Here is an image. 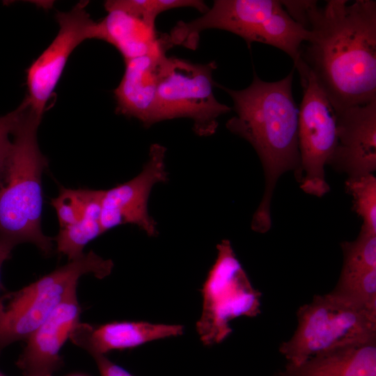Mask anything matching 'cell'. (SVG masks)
Masks as SVG:
<instances>
[{
	"mask_svg": "<svg viewBox=\"0 0 376 376\" xmlns=\"http://www.w3.org/2000/svg\"><path fill=\"white\" fill-rule=\"evenodd\" d=\"M293 1L292 18L310 31L299 59L336 113L376 100V1Z\"/></svg>",
	"mask_w": 376,
	"mask_h": 376,
	"instance_id": "1",
	"label": "cell"
},
{
	"mask_svg": "<svg viewBox=\"0 0 376 376\" xmlns=\"http://www.w3.org/2000/svg\"><path fill=\"white\" fill-rule=\"evenodd\" d=\"M294 70L276 81L262 80L256 72L242 90L218 85L233 102L235 115L226 123L232 133L248 141L262 164L265 187L251 221V229L266 233L272 227L271 203L276 185L285 173L299 169V109L292 95Z\"/></svg>",
	"mask_w": 376,
	"mask_h": 376,
	"instance_id": "2",
	"label": "cell"
},
{
	"mask_svg": "<svg viewBox=\"0 0 376 376\" xmlns=\"http://www.w3.org/2000/svg\"><path fill=\"white\" fill-rule=\"evenodd\" d=\"M42 116L29 105L13 134L12 150L0 173V238L15 246L33 244L49 255L54 239L41 229L42 175L48 164L37 141Z\"/></svg>",
	"mask_w": 376,
	"mask_h": 376,
	"instance_id": "3",
	"label": "cell"
},
{
	"mask_svg": "<svg viewBox=\"0 0 376 376\" xmlns=\"http://www.w3.org/2000/svg\"><path fill=\"white\" fill-rule=\"evenodd\" d=\"M209 29L231 32L243 38L248 47L260 42L276 47L290 56L294 64L310 37V31L290 16L281 1L216 0L198 18L178 22L166 38L171 47L195 49L199 34Z\"/></svg>",
	"mask_w": 376,
	"mask_h": 376,
	"instance_id": "4",
	"label": "cell"
},
{
	"mask_svg": "<svg viewBox=\"0 0 376 376\" xmlns=\"http://www.w3.org/2000/svg\"><path fill=\"white\" fill-rule=\"evenodd\" d=\"M111 260L90 251L35 282L0 299V347L27 339L70 295L79 279L92 274L97 279L110 274Z\"/></svg>",
	"mask_w": 376,
	"mask_h": 376,
	"instance_id": "5",
	"label": "cell"
},
{
	"mask_svg": "<svg viewBox=\"0 0 376 376\" xmlns=\"http://www.w3.org/2000/svg\"><path fill=\"white\" fill-rule=\"evenodd\" d=\"M297 317L295 333L279 347L292 365L320 352L376 339V314L331 292L315 295L299 307Z\"/></svg>",
	"mask_w": 376,
	"mask_h": 376,
	"instance_id": "6",
	"label": "cell"
},
{
	"mask_svg": "<svg viewBox=\"0 0 376 376\" xmlns=\"http://www.w3.org/2000/svg\"><path fill=\"white\" fill-rule=\"evenodd\" d=\"M214 61L194 63L188 60L166 56L162 62L157 89L156 123L179 118L193 121V129L201 136L214 134L218 118L231 107L219 102L213 88Z\"/></svg>",
	"mask_w": 376,
	"mask_h": 376,
	"instance_id": "7",
	"label": "cell"
},
{
	"mask_svg": "<svg viewBox=\"0 0 376 376\" xmlns=\"http://www.w3.org/2000/svg\"><path fill=\"white\" fill-rule=\"evenodd\" d=\"M217 255L202 288L203 310L196 323L205 345L223 341L231 332L230 320L254 317L260 311V294L255 290L231 243L223 240L217 245Z\"/></svg>",
	"mask_w": 376,
	"mask_h": 376,
	"instance_id": "8",
	"label": "cell"
},
{
	"mask_svg": "<svg viewBox=\"0 0 376 376\" xmlns=\"http://www.w3.org/2000/svg\"><path fill=\"white\" fill-rule=\"evenodd\" d=\"M295 68L303 91L298 115L300 166L295 178L304 193L321 198L330 191L325 166L336 145V116L308 67L299 59Z\"/></svg>",
	"mask_w": 376,
	"mask_h": 376,
	"instance_id": "9",
	"label": "cell"
},
{
	"mask_svg": "<svg viewBox=\"0 0 376 376\" xmlns=\"http://www.w3.org/2000/svg\"><path fill=\"white\" fill-rule=\"evenodd\" d=\"M166 148L154 143L148 159L134 178L109 189L103 190L100 224L102 233L125 224L136 225L149 236L157 234V224L148 210L153 187L168 180Z\"/></svg>",
	"mask_w": 376,
	"mask_h": 376,
	"instance_id": "10",
	"label": "cell"
},
{
	"mask_svg": "<svg viewBox=\"0 0 376 376\" xmlns=\"http://www.w3.org/2000/svg\"><path fill=\"white\" fill-rule=\"evenodd\" d=\"M79 2L68 12H58V32L40 56L27 70V97L31 108L43 113L73 50L84 40L91 39L94 22Z\"/></svg>",
	"mask_w": 376,
	"mask_h": 376,
	"instance_id": "11",
	"label": "cell"
},
{
	"mask_svg": "<svg viewBox=\"0 0 376 376\" xmlns=\"http://www.w3.org/2000/svg\"><path fill=\"white\" fill-rule=\"evenodd\" d=\"M336 116V145L327 166L347 178L374 173L376 100L349 107Z\"/></svg>",
	"mask_w": 376,
	"mask_h": 376,
	"instance_id": "12",
	"label": "cell"
},
{
	"mask_svg": "<svg viewBox=\"0 0 376 376\" xmlns=\"http://www.w3.org/2000/svg\"><path fill=\"white\" fill-rule=\"evenodd\" d=\"M80 311L75 291L30 335L17 362L25 376H51L59 367V352L79 323Z\"/></svg>",
	"mask_w": 376,
	"mask_h": 376,
	"instance_id": "13",
	"label": "cell"
},
{
	"mask_svg": "<svg viewBox=\"0 0 376 376\" xmlns=\"http://www.w3.org/2000/svg\"><path fill=\"white\" fill-rule=\"evenodd\" d=\"M166 49L125 61L123 77L114 90L118 113L140 120L144 126L156 123L157 89Z\"/></svg>",
	"mask_w": 376,
	"mask_h": 376,
	"instance_id": "14",
	"label": "cell"
},
{
	"mask_svg": "<svg viewBox=\"0 0 376 376\" xmlns=\"http://www.w3.org/2000/svg\"><path fill=\"white\" fill-rule=\"evenodd\" d=\"M179 324H153L147 322H113L97 327L78 323L70 338L92 356L127 348L148 342L182 335Z\"/></svg>",
	"mask_w": 376,
	"mask_h": 376,
	"instance_id": "15",
	"label": "cell"
},
{
	"mask_svg": "<svg viewBox=\"0 0 376 376\" xmlns=\"http://www.w3.org/2000/svg\"><path fill=\"white\" fill-rule=\"evenodd\" d=\"M108 14L91 27V38L104 40L116 47L125 61L170 48L155 24L119 9Z\"/></svg>",
	"mask_w": 376,
	"mask_h": 376,
	"instance_id": "16",
	"label": "cell"
},
{
	"mask_svg": "<svg viewBox=\"0 0 376 376\" xmlns=\"http://www.w3.org/2000/svg\"><path fill=\"white\" fill-rule=\"evenodd\" d=\"M283 376H376V339L315 354L299 365L287 363Z\"/></svg>",
	"mask_w": 376,
	"mask_h": 376,
	"instance_id": "17",
	"label": "cell"
},
{
	"mask_svg": "<svg viewBox=\"0 0 376 376\" xmlns=\"http://www.w3.org/2000/svg\"><path fill=\"white\" fill-rule=\"evenodd\" d=\"M102 193L103 190H93L83 215L74 224L60 228L54 239L57 251L69 261L81 257L86 245L103 233L100 224Z\"/></svg>",
	"mask_w": 376,
	"mask_h": 376,
	"instance_id": "18",
	"label": "cell"
},
{
	"mask_svg": "<svg viewBox=\"0 0 376 376\" xmlns=\"http://www.w3.org/2000/svg\"><path fill=\"white\" fill-rule=\"evenodd\" d=\"M331 292L376 314V268L357 271L341 269L338 281Z\"/></svg>",
	"mask_w": 376,
	"mask_h": 376,
	"instance_id": "19",
	"label": "cell"
},
{
	"mask_svg": "<svg viewBox=\"0 0 376 376\" xmlns=\"http://www.w3.org/2000/svg\"><path fill=\"white\" fill-rule=\"evenodd\" d=\"M345 189L352 197V210L362 221L361 228L376 234V177L374 173L347 178Z\"/></svg>",
	"mask_w": 376,
	"mask_h": 376,
	"instance_id": "20",
	"label": "cell"
},
{
	"mask_svg": "<svg viewBox=\"0 0 376 376\" xmlns=\"http://www.w3.org/2000/svg\"><path fill=\"white\" fill-rule=\"evenodd\" d=\"M104 7L107 11L122 10L154 24L159 14L170 9L191 7L203 14L209 9L201 0H116L107 1Z\"/></svg>",
	"mask_w": 376,
	"mask_h": 376,
	"instance_id": "21",
	"label": "cell"
},
{
	"mask_svg": "<svg viewBox=\"0 0 376 376\" xmlns=\"http://www.w3.org/2000/svg\"><path fill=\"white\" fill-rule=\"evenodd\" d=\"M343 256L342 269L348 271L376 268V234L363 228L357 237L341 242Z\"/></svg>",
	"mask_w": 376,
	"mask_h": 376,
	"instance_id": "22",
	"label": "cell"
},
{
	"mask_svg": "<svg viewBox=\"0 0 376 376\" xmlns=\"http://www.w3.org/2000/svg\"><path fill=\"white\" fill-rule=\"evenodd\" d=\"M30 102L25 97L21 104L11 112L0 117V173L4 168L13 148V134Z\"/></svg>",
	"mask_w": 376,
	"mask_h": 376,
	"instance_id": "23",
	"label": "cell"
},
{
	"mask_svg": "<svg viewBox=\"0 0 376 376\" xmlns=\"http://www.w3.org/2000/svg\"><path fill=\"white\" fill-rule=\"evenodd\" d=\"M93 357L97 363L100 376H134L103 354L93 355Z\"/></svg>",
	"mask_w": 376,
	"mask_h": 376,
	"instance_id": "24",
	"label": "cell"
},
{
	"mask_svg": "<svg viewBox=\"0 0 376 376\" xmlns=\"http://www.w3.org/2000/svg\"><path fill=\"white\" fill-rule=\"evenodd\" d=\"M15 246L12 243L0 238V281L3 264L9 258L11 251Z\"/></svg>",
	"mask_w": 376,
	"mask_h": 376,
	"instance_id": "25",
	"label": "cell"
},
{
	"mask_svg": "<svg viewBox=\"0 0 376 376\" xmlns=\"http://www.w3.org/2000/svg\"><path fill=\"white\" fill-rule=\"evenodd\" d=\"M274 376H283V375L281 373V372H279V373H276Z\"/></svg>",
	"mask_w": 376,
	"mask_h": 376,
	"instance_id": "26",
	"label": "cell"
},
{
	"mask_svg": "<svg viewBox=\"0 0 376 376\" xmlns=\"http://www.w3.org/2000/svg\"><path fill=\"white\" fill-rule=\"evenodd\" d=\"M72 376H84V375H72Z\"/></svg>",
	"mask_w": 376,
	"mask_h": 376,
	"instance_id": "27",
	"label": "cell"
},
{
	"mask_svg": "<svg viewBox=\"0 0 376 376\" xmlns=\"http://www.w3.org/2000/svg\"><path fill=\"white\" fill-rule=\"evenodd\" d=\"M0 376H3V375H2L1 374H0Z\"/></svg>",
	"mask_w": 376,
	"mask_h": 376,
	"instance_id": "28",
	"label": "cell"
}]
</instances>
